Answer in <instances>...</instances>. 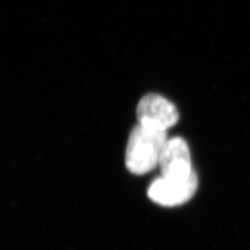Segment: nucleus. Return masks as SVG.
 I'll use <instances>...</instances> for the list:
<instances>
[{
    "mask_svg": "<svg viewBox=\"0 0 250 250\" xmlns=\"http://www.w3.org/2000/svg\"><path fill=\"white\" fill-rule=\"evenodd\" d=\"M167 140L166 131L138 124L131 131L127 143L125 153L127 170L136 175H143L154 170L160 164Z\"/></svg>",
    "mask_w": 250,
    "mask_h": 250,
    "instance_id": "f257e3e1",
    "label": "nucleus"
},
{
    "mask_svg": "<svg viewBox=\"0 0 250 250\" xmlns=\"http://www.w3.org/2000/svg\"><path fill=\"white\" fill-rule=\"evenodd\" d=\"M198 186L195 170L187 178H161L154 180L148 188L147 195L153 202L174 207L187 203L194 197Z\"/></svg>",
    "mask_w": 250,
    "mask_h": 250,
    "instance_id": "f03ea898",
    "label": "nucleus"
},
{
    "mask_svg": "<svg viewBox=\"0 0 250 250\" xmlns=\"http://www.w3.org/2000/svg\"><path fill=\"white\" fill-rule=\"evenodd\" d=\"M138 124L153 129L167 131L179 121L177 107L170 100L158 94H147L138 102Z\"/></svg>",
    "mask_w": 250,
    "mask_h": 250,
    "instance_id": "7ed1b4c3",
    "label": "nucleus"
},
{
    "mask_svg": "<svg viewBox=\"0 0 250 250\" xmlns=\"http://www.w3.org/2000/svg\"><path fill=\"white\" fill-rule=\"evenodd\" d=\"M161 174L166 178H187L194 170L187 142L181 137L167 140L160 160Z\"/></svg>",
    "mask_w": 250,
    "mask_h": 250,
    "instance_id": "20e7f679",
    "label": "nucleus"
}]
</instances>
